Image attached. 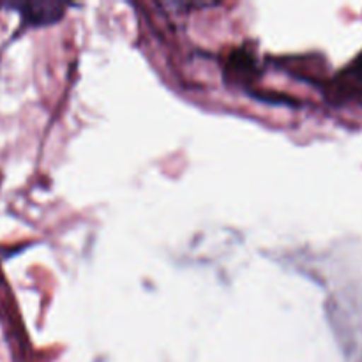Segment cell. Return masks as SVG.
<instances>
[{
	"instance_id": "1",
	"label": "cell",
	"mask_w": 362,
	"mask_h": 362,
	"mask_svg": "<svg viewBox=\"0 0 362 362\" xmlns=\"http://www.w3.org/2000/svg\"><path fill=\"white\" fill-rule=\"evenodd\" d=\"M9 7L11 9H16L21 14L25 23L32 25V27H45V25L59 23L67 9L66 4L49 2V0L9 4Z\"/></svg>"
},
{
	"instance_id": "2",
	"label": "cell",
	"mask_w": 362,
	"mask_h": 362,
	"mask_svg": "<svg viewBox=\"0 0 362 362\" xmlns=\"http://www.w3.org/2000/svg\"><path fill=\"white\" fill-rule=\"evenodd\" d=\"M334 94L338 98L362 95V53L334 78Z\"/></svg>"
},
{
	"instance_id": "3",
	"label": "cell",
	"mask_w": 362,
	"mask_h": 362,
	"mask_svg": "<svg viewBox=\"0 0 362 362\" xmlns=\"http://www.w3.org/2000/svg\"><path fill=\"white\" fill-rule=\"evenodd\" d=\"M226 71L230 74H235L237 80H253L258 74L257 62H255V57L251 53L244 52V49H239V52L233 53L228 59V64H226Z\"/></svg>"
}]
</instances>
